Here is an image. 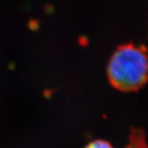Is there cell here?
<instances>
[{
  "label": "cell",
  "instance_id": "cell-2",
  "mask_svg": "<svg viewBox=\"0 0 148 148\" xmlns=\"http://www.w3.org/2000/svg\"><path fill=\"white\" fill-rule=\"evenodd\" d=\"M84 148H114V147L106 140L95 139L87 143Z\"/></svg>",
  "mask_w": 148,
  "mask_h": 148
},
{
  "label": "cell",
  "instance_id": "cell-1",
  "mask_svg": "<svg viewBox=\"0 0 148 148\" xmlns=\"http://www.w3.org/2000/svg\"><path fill=\"white\" fill-rule=\"evenodd\" d=\"M110 84L122 91H136L148 82V51L133 43L120 45L107 64Z\"/></svg>",
  "mask_w": 148,
  "mask_h": 148
}]
</instances>
